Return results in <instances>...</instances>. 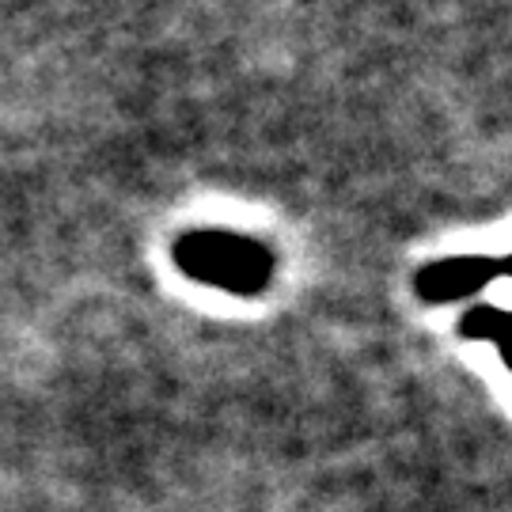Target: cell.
Here are the masks:
<instances>
[{"label":"cell","instance_id":"cell-1","mask_svg":"<svg viewBox=\"0 0 512 512\" xmlns=\"http://www.w3.org/2000/svg\"><path fill=\"white\" fill-rule=\"evenodd\" d=\"M183 266L202 281H213L220 289H236V293H251L270 277V255L236 236H190L179 247Z\"/></svg>","mask_w":512,"mask_h":512},{"label":"cell","instance_id":"cell-3","mask_svg":"<svg viewBox=\"0 0 512 512\" xmlns=\"http://www.w3.org/2000/svg\"><path fill=\"white\" fill-rule=\"evenodd\" d=\"M467 338H486V342H501L505 338V311L501 308H475L463 319Z\"/></svg>","mask_w":512,"mask_h":512},{"label":"cell","instance_id":"cell-2","mask_svg":"<svg viewBox=\"0 0 512 512\" xmlns=\"http://www.w3.org/2000/svg\"><path fill=\"white\" fill-rule=\"evenodd\" d=\"M501 262H490V258H452V262H440V266H429L421 274L418 289L429 300H459V296L475 293L486 281L501 277Z\"/></svg>","mask_w":512,"mask_h":512}]
</instances>
